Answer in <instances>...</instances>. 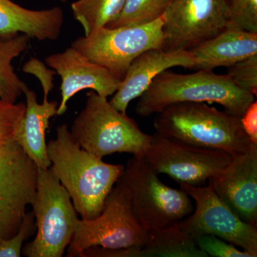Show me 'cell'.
<instances>
[{
    "label": "cell",
    "mask_w": 257,
    "mask_h": 257,
    "mask_svg": "<svg viewBox=\"0 0 257 257\" xmlns=\"http://www.w3.org/2000/svg\"><path fill=\"white\" fill-rule=\"evenodd\" d=\"M47 150L51 172L68 192L82 219L100 214L124 166L106 163L84 150L72 139L66 124L57 126V136L47 144Z\"/></svg>",
    "instance_id": "6da1fadb"
},
{
    "label": "cell",
    "mask_w": 257,
    "mask_h": 257,
    "mask_svg": "<svg viewBox=\"0 0 257 257\" xmlns=\"http://www.w3.org/2000/svg\"><path fill=\"white\" fill-rule=\"evenodd\" d=\"M255 99L256 96L236 86L227 74L213 70L183 74L167 69L158 74L139 97L135 110L140 116L147 117L175 103H214L241 117Z\"/></svg>",
    "instance_id": "7a4b0ae2"
},
{
    "label": "cell",
    "mask_w": 257,
    "mask_h": 257,
    "mask_svg": "<svg viewBox=\"0 0 257 257\" xmlns=\"http://www.w3.org/2000/svg\"><path fill=\"white\" fill-rule=\"evenodd\" d=\"M157 135L193 146L236 155L253 145L243 132L240 117L205 102H179L157 113Z\"/></svg>",
    "instance_id": "3957f363"
},
{
    "label": "cell",
    "mask_w": 257,
    "mask_h": 257,
    "mask_svg": "<svg viewBox=\"0 0 257 257\" xmlns=\"http://www.w3.org/2000/svg\"><path fill=\"white\" fill-rule=\"evenodd\" d=\"M86 96L85 106L69 130L74 141L101 159L114 153L144 158L153 135L142 131L135 120L111 105L107 97L94 91Z\"/></svg>",
    "instance_id": "277c9868"
},
{
    "label": "cell",
    "mask_w": 257,
    "mask_h": 257,
    "mask_svg": "<svg viewBox=\"0 0 257 257\" xmlns=\"http://www.w3.org/2000/svg\"><path fill=\"white\" fill-rule=\"evenodd\" d=\"M145 158L133 157L116 183L130 192L134 215L147 232L167 227L192 214L191 198L159 178Z\"/></svg>",
    "instance_id": "5b68a950"
},
{
    "label": "cell",
    "mask_w": 257,
    "mask_h": 257,
    "mask_svg": "<svg viewBox=\"0 0 257 257\" xmlns=\"http://www.w3.org/2000/svg\"><path fill=\"white\" fill-rule=\"evenodd\" d=\"M36 236L22 253L27 257H62L68 247L78 221L70 196L50 169L40 170L37 191L31 204Z\"/></svg>",
    "instance_id": "8992f818"
},
{
    "label": "cell",
    "mask_w": 257,
    "mask_h": 257,
    "mask_svg": "<svg viewBox=\"0 0 257 257\" xmlns=\"http://www.w3.org/2000/svg\"><path fill=\"white\" fill-rule=\"evenodd\" d=\"M149 233L134 215L130 194L119 183L109 192L102 211L92 219H79L67 248V257H81L92 246L107 248L143 246Z\"/></svg>",
    "instance_id": "52a82bcc"
},
{
    "label": "cell",
    "mask_w": 257,
    "mask_h": 257,
    "mask_svg": "<svg viewBox=\"0 0 257 257\" xmlns=\"http://www.w3.org/2000/svg\"><path fill=\"white\" fill-rule=\"evenodd\" d=\"M164 24L165 14L145 25L104 27L89 36L79 37L70 47L122 81L130 64L139 55L152 49H162Z\"/></svg>",
    "instance_id": "ba28073f"
},
{
    "label": "cell",
    "mask_w": 257,
    "mask_h": 257,
    "mask_svg": "<svg viewBox=\"0 0 257 257\" xmlns=\"http://www.w3.org/2000/svg\"><path fill=\"white\" fill-rule=\"evenodd\" d=\"M227 0H172L165 13L162 50H189L228 28Z\"/></svg>",
    "instance_id": "9c48e42d"
},
{
    "label": "cell",
    "mask_w": 257,
    "mask_h": 257,
    "mask_svg": "<svg viewBox=\"0 0 257 257\" xmlns=\"http://www.w3.org/2000/svg\"><path fill=\"white\" fill-rule=\"evenodd\" d=\"M180 189L195 202L192 214L179 221L184 230L192 236L214 235L257 256L256 226L241 220L209 185L180 184Z\"/></svg>",
    "instance_id": "30bf717a"
},
{
    "label": "cell",
    "mask_w": 257,
    "mask_h": 257,
    "mask_svg": "<svg viewBox=\"0 0 257 257\" xmlns=\"http://www.w3.org/2000/svg\"><path fill=\"white\" fill-rule=\"evenodd\" d=\"M233 155L221 150L193 146L155 134L144 158L157 173L180 184L202 186L220 173Z\"/></svg>",
    "instance_id": "8fae6325"
},
{
    "label": "cell",
    "mask_w": 257,
    "mask_h": 257,
    "mask_svg": "<svg viewBox=\"0 0 257 257\" xmlns=\"http://www.w3.org/2000/svg\"><path fill=\"white\" fill-rule=\"evenodd\" d=\"M38 168L16 141L0 146V238L20 229L37 191Z\"/></svg>",
    "instance_id": "7c38bea8"
},
{
    "label": "cell",
    "mask_w": 257,
    "mask_h": 257,
    "mask_svg": "<svg viewBox=\"0 0 257 257\" xmlns=\"http://www.w3.org/2000/svg\"><path fill=\"white\" fill-rule=\"evenodd\" d=\"M45 63L60 76L61 101L57 115L67 110V102L72 96L84 89H92L104 97L112 96L121 81L105 67L94 63L72 47L45 58Z\"/></svg>",
    "instance_id": "4fadbf2b"
},
{
    "label": "cell",
    "mask_w": 257,
    "mask_h": 257,
    "mask_svg": "<svg viewBox=\"0 0 257 257\" xmlns=\"http://www.w3.org/2000/svg\"><path fill=\"white\" fill-rule=\"evenodd\" d=\"M209 185L241 220L257 226V145L234 155Z\"/></svg>",
    "instance_id": "5bb4252c"
},
{
    "label": "cell",
    "mask_w": 257,
    "mask_h": 257,
    "mask_svg": "<svg viewBox=\"0 0 257 257\" xmlns=\"http://www.w3.org/2000/svg\"><path fill=\"white\" fill-rule=\"evenodd\" d=\"M193 65L194 59L188 50L145 51L130 64L109 103L117 110L126 113L130 102L140 97L161 72L174 67L192 69Z\"/></svg>",
    "instance_id": "9a60e30c"
},
{
    "label": "cell",
    "mask_w": 257,
    "mask_h": 257,
    "mask_svg": "<svg viewBox=\"0 0 257 257\" xmlns=\"http://www.w3.org/2000/svg\"><path fill=\"white\" fill-rule=\"evenodd\" d=\"M194 59L192 69L213 70L232 65L257 54V33L226 28L188 50Z\"/></svg>",
    "instance_id": "2e32d148"
},
{
    "label": "cell",
    "mask_w": 257,
    "mask_h": 257,
    "mask_svg": "<svg viewBox=\"0 0 257 257\" xmlns=\"http://www.w3.org/2000/svg\"><path fill=\"white\" fill-rule=\"evenodd\" d=\"M64 21L59 7L42 10L27 9L12 0H0V35L23 33L40 41L60 36Z\"/></svg>",
    "instance_id": "e0dca14e"
},
{
    "label": "cell",
    "mask_w": 257,
    "mask_h": 257,
    "mask_svg": "<svg viewBox=\"0 0 257 257\" xmlns=\"http://www.w3.org/2000/svg\"><path fill=\"white\" fill-rule=\"evenodd\" d=\"M24 94L26 98V109L21 128L15 141L40 170L50 168L47 155L45 135L51 118L57 115V101L44 99L42 104L37 101V94L28 87Z\"/></svg>",
    "instance_id": "ac0fdd59"
},
{
    "label": "cell",
    "mask_w": 257,
    "mask_h": 257,
    "mask_svg": "<svg viewBox=\"0 0 257 257\" xmlns=\"http://www.w3.org/2000/svg\"><path fill=\"white\" fill-rule=\"evenodd\" d=\"M141 251L143 257H208L179 222L149 232Z\"/></svg>",
    "instance_id": "d6986e66"
},
{
    "label": "cell",
    "mask_w": 257,
    "mask_h": 257,
    "mask_svg": "<svg viewBox=\"0 0 257 257\" xmlns=\"http://www.w3.org/2000/svg\"><path fill=\"white\" fill-rule=\"evenodd\" d=\"M30 37L25 34L0 35V99L15 103L28 87L19 77L13 60L28 48Z\"/></svg>",
    "instance_id": "ffe728a7"
},
{
    "label": "cell",
    "mask_w": 257,
    "mask_h": 257,
    "mask_svg": "<svg viewBox=\"0 0 257 257\" xmlns=\"http://www.w3.org/2000/svg\"><path fill=\"white\" fill-rule=\"evenodd\" d=\"M125 0H77L72 4L76 21L84 29V36L106 27L112 22L124 6Z\"/></svg>",
    "instance_id": "44dd1931"
},
{
    "label": "cell",
    "mask_w": 257,
    "mask_h": 257,
    "mask_svg": "<svg viewBox=\"0 0 257 257\" xmlns=\"http://www.w3.org/2000/svg\"><path fill=\"white\" fill-rule=\"evenodd\" d=\"M172 0H125L119 15L106 28L152 23L165 14Z\"/></svg>",
    "instance_id": "7402d4cb"
},
{
    "label": "cell",
    "mask_w": 257,
    "mask_h": 257,
    "mask_svg": "<svg viewBox=\"0 0 257 257\" xmlns=\"http://www.w3.org/2000/svg\"><path fill=\"white\" fill-rule=\"evenodd\" d=\"M25 103L0 99V146L15 141L25 117Z\"/></svg>",
    "instance_id": "603a6c76"
},
{
    "label": "cell",
    "mask_w": 257,
    "mask_h": 257,
    "mask_svg": "<svg viewBox=\"0 0 257 257\" xmlns=\"http://www.w3.org/2000/svg\"><path fill=\"white\" fill-rule=\"evenodd\" d=\"M229 22L227 28L257 33V0H227Z\"/></svg>",
    "instance_id": "cb8c5ba5"
},
{
    "label": "cell",
    "mask_w": 257,
    "mask_h": 257,
    "mask_svg": "<svg viewBox=\"0 0 257 257\" xmlns=\"http://www.w3.org/2000/svg\"><path fill=\"white\" fill-rule=\"evenodd\" d=\"M226 74L236 86L256 96L257 54L228 67Z\"/></svg>",
    "instance_id": "d4e9b609"
},
{
    "label": "cell",
    "mask_w": 257,
    "mask_h": 257,
    "mask_svg": "<svg viewBox=\"0 0 257 257\" xmlns=\"http://www.w3.org/2000/svg\"><path fill=\"white\" fill-rule=\"evenodd\" d=\"M33 212H27L20 229L10 238H0V257H20L25 241L36 232Z\"/></svg>",
    "instance_id": "484cf974"
},
{
    "label": "cell",
    "mask_w": 257,
    "mask_h": 257,
    "mask_svg": "<svg viewBox=\"0 0 257 257\" xmlns=\"http://www.w3.org/2000/svg\"><path fill=\"white\" fill-rule=\"evenodd\" d=\"M196 245L208 256L211 257H252L250 253L240 250L234 245L210 234L193 236Z\"/></svg>",
    "instance_id": "4316f807"
},
{
    "label": "cell",
    "mask_w": 257,
    "mask_h": 257,
    "mask_svg": "<svg viewBox=\"0 0 257 257\" xmlns=\"http://www.w3.org/2000/svg\"><path fill=\"white\" fill-rule=\"evenodd\" d=\"M23 71L27 73L34 74L39 79L43 88L44 99H48L49 94L54 88L52 75L56 74L55 71L47 69L45 64L37 59H32L25 64Z\"/></svg>",
    "instance_id": "83f0119b"
},
{
    "label": "cell",
    "mask_w": 257,
    "mask_h": 257,
    "mask_svg": "<svg viewBox=\"0 0 257 257\" xmlns=\"http://www.w3.org/2000/svg\"><path fill=\"white\" fill-rule=\"evenodd\" d=\"M141 248L142 246L120 248L92 246L84 250L81 257H143Z\"/></svg>",
    "instance_id": "f1b7e54d"
},
{
    "label": "cell",
    "mask_w": 257,
    "mask_h": 257,
    "mask_svg": "<svg viewBox=\"0 0 257 257\" xmlns=\"http://www.w3.org/2000/svg\"><path fill=\"white\" fill-rule=\"evenodd\" d=\"M243 132L253 145H257V101H252L240 117Z\"/></svg>",
    "instance_id": "f546056e"
},
{
    "label": "cell",
    "mask_w": 257,
    "mask_h": 257,
    "mask_svg": "<svg viewBox=\"0 0 257 257\" xmlns=\"http://www.w3.org/2000/svg\"><path fill=\"white\" fill-rule=\"evenodd\" d=\"M59 1H60L61 3H66V2L68 1V0H59Z\"/></svg>",
    "instance_id": "4dcf8cb0"
}]
</instances>
